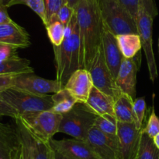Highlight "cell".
Returning a JSON list of instances; mask_svg holds the SVG:
<instances>
[{
    "mask_svg": "<svg viewBox=\"0 0 159 159\" xmlns=\"http://www.w3.org/2000/svg\"><path fill=\"white\" fill-rule=\"evenodd\" d=\"M134 113L135 116V126L138 130H141L143 129V122L146 113L144 98H135L134 101Z\"/></svg>",
    "mask_w": 159,
    "mask_h": 159,
    "instance_id": "cell-29",
    "label": "cell"
},
{
    "mask_svg": "<svg viewBox=\"0 0 159 159\" xmlns=\"http://www.w3.org/2000/svg\"><path fill=\"white\" fill-rule=\"evenodd\" d=\"M141 130L151 138H153L159 132V117L155 113L154 107H152V112L149 115V118L148 120L145 127L143 128Z\"/></svg>",
    "mask_w": 159,
    "mask_h": 159,
    "instance_id": "cell-30",
    "label": "cell"
},
{
    "mask_svg": "<svg viewBox=\"0 0 159 159\" xmlns=\"http://www.w3.org/2000/svg\"><path fill=\"white\" fill-rule=\"evenodd\" d=\"M117 124L118 121L114 115H104L96 116L94 126L101 132L107 134L109 137L114 139L117 137Z\"/></svg>",
    "mask_w": 159,
    "mask_h": 159,
    "instance_id": "cell-26",
    "label": "cell"
},
{
    "mask_svg": "<svg viewBox=\"0 0 159 159\" xmlns=\"http://www.w3.org/2000/svg\"><path fill=\"white\" fill-rule=\"evenodd\" d=\"M96 116L84 103H77L71 110L63 115L58 132L86 141L89 132L94 126Z\"/></svg>",
    "mask_w": 159,
    "mask_h": 159,
    "instance_id": "cell-4",
    "label": "cell"
},
{
    "mask_svg": "<svg viewBox=\"0 0 159 159\" xmlns=\"http://www.w3.org/2000/svg\"><path fill=\"white\" fill-rule=\"evenodd\" d=\"M53 47L56 67V80L64 87L68 78L75 71L83 68L80 32L75 12L65 26V39L61 45Z\"/></svg>",
    "mask_w": 159,
    "mask_h": 159,
    "instance_id": "cell-2",
    "label": "cell"
},
{
    "mask_svg": "<svg viewBox=\"0 0 159 159\" xmlns=\"http://www.w3.org/2000/svg\"><path fill=\"white\" fill-rule=\"evenodd\" d=\"M46 30L48 38L53 46H60L65 39V26L57 20V16L49 20Z\"/></svg>",
    "mask_w": 159,
    "mask_h": 159,
    "instance_id": "cell-25",
    "label": "cell"
},
{
    "mask_svg": "<svg viewBox=\"0 0 159 159\" xmlns=\"http://www.w3.org/2000/svg\"><path fill=\"white\" fill-rule=\"evenodd\" d=\"M75 12V9H72L67 3H64L61 7L59 9L56 16H57V20L66 26L70 22V20H71V18H72Z\"/></svg>",
    "mask_w": 159,
    "mask_h": 159,
    "instance_id": "cell-31",
    "label": "cell"
},
{
    "mask_svg": "<svg viewBox=\"0 0 159 159\" xmlns=\"http://www.w3.org/2000/svg\"><path fill=\"white\" fill-rule=\"evenodd\" d=\"M134 101V99L130 95L124 92H121L117 98L115 99L114 115L118 122L135 124Z\"/></svg>",
    "mask_w": 159,
    "mask_h": 159,
    "instance_id": "cell-19",
    "label": "cell"
},
{
    "mask_svg": "<svg viewBox=\"0 0 159 159\" xmlns=\"http://www.w3.org/2000/svg\"><path fill=\"white\" fill-rule=\"evenodd\" d=\"M25 5L30 8L37 16L42 20L44 26L48 25V20H47V12L46 6H45L44 0H8L6 3L7 8L14 5Z\"/></svg>",
    "mask_w": 159,
    "mask_h": 159,
    "instance_id": "cell-27",
    "label": "cell"
},
{
    "mask_svg": "<svg viewBox=\"0 0 159 159\" xmlns=\"http://www.w3.org/2000/svg\"><path fill=\"white\" fill-rule=\"evenodd\" d=\"M62 117L61 114L48 110L22 115L17 118L33 137L41 141L50 142L58 132Z\"/></svg>",
    "mask_w": 159,
    "mask_h": 159,
    "instance_id": "cell-5",
    "label": "cell"
},
{
    "mask_svg": "<svg viewBox=\"0 0 159 159\" xmlns=\"http://www.w3.org/2000/svg\"><path fill=\"white\" fill-rule=\"evenodd\" d=\"M19 145L17 130L10 125L0 122V159H12Z\"/></svg>",
    "mask_w": 159,
    "mask_h": 159,
    "instance_id": "cell-18",
    "label": "cell"
},
{
    "mask_svg": "<svg viewBox=\"0 0 159 159\" xmlns=\"http://www.w3.org/2000/svg\"><path fill=\"white\" fill-rule=\"evenodd\" d=\"M86 142L100 159H119L118 139L109 137L95 126L89 132Z\"/></svg>",
    "mask_w": 159,
    "mask_h": 159,
    "instance_id": "cell-12",
    "label": "cell"
},
{
    "mask_svg": "<svg viewBox=\"0 0 159 159\" xmlns=\"http://www.w3.org/2000/svg\"><path fill=\"white\" fill-rule=\"evenodd\" d=\"M140 5L144 9V10L148 12L153 18L158 16V11L154 0H139Z\"/></svg>",
    "mask_w": 159,
    "mask_h": 159,
    "instance_id": "cell-37",
    "label": "cell"
},
{
    "mask_svg": "<svg viewBox=\"0 0 159 159\" xmlns=\"http://www.w3.org/2000/svg\"><path fill=\"white\" fill-rule=\"evenodd\" d=\"M51 147L68 159H100L86 141L77 139L52 140Z\"/></svg>",
    "mask_w": 159,
    "mask_h": 159,
    "instance_id": "cell-11",
    "label": "cell"
},
{
    "mask_svg": "<svg viewBox=\"0 0 159 159\" xmlns=\"http://www.w3.org/2000/svg\"><path fill=\"white\" fill-rule=\"evenodd\" d=\"M101 46H102L106 63L113 77L116 80L124 57L118 46L116 36L110 32L104 26L102 30V39H101Z\"/></svg>",
    "mask_w": 159,
    "mask_h": 159,
    "instance_id": "cell-14",
    "label": "cell"
},
{
    "mask_svg": "<svg viewBox=\"0 0 159 159\" xmlns=\"http://www.w3.org/2000/svg\"><path fill=\"white\" fill-rule=\"evenodd\" d=\"M138 68V61L135 59V57L132 59L124 58L121 62L117 76L115 80L120 90L130 95L134 99H135L137 94V74Z\"/></svg>",
    "mask_w": 159,
    "mask_h": 159,
    "instance_id": "cell-15",
    "label": "cell"
},
{
    "mask_svg": "<svg viewBox=\"0 0 159 159\" xmlns=\"http://www.w3.org/2000/svg\"><path fill=\"white\" fill-rule=\"evenodd\" d=\"M118 46L123 57L125 59L134 58L142 48L141 41L138 34H125L116 36Z\"/></svg>",
    "mask_w": 159,
    "mask_h": 159,
    "instance_id": "cell-20",
    "label": "cell"
},
{
    "mask_svg": "<svg viewBox=\"0 0 159 159\" xmlns=\"http://www.w3.org/2000/svg\"><path fill=\"white\" fill-rule=\"evenodd\" d=\"M54 153H55V159H68L59 153L56 152L55 151H54Z\"/></svg>",
    "mask_w": 159,
    "mask_h": 159,
    "instance_id": "cell-42",
    "label": "cell"
},
{
    "mask_svg": "<svg viewBox=\"0 0 159 159\" xmlns=\"http://www.w3.org/2000/svg\"><path fill=\"white\" fill-rule=\"evenodd\" d=\"M158 47H159V43H158Z\"/></svg>",
    "mask_w": 159,
    "mask_h": 159,
    "instance_id": "cell-44",
    "label": "cell"
},
{
    "mask_svg": "<svg viewBox=\"0 0 159 159\" xmlns=\"http://www.w3.org/2000/svg\"><path fill=\"white\" fill-rule=\"evenodd\" d=\"M152 140H153V142L155 146L159 149V132L152 138Z\"/></svg>",
    "mask_w": 159,
    "mask_h": 159,
    "instance_id": "cell-41",
    "label": "cell"
},
{
    "mask_svg": "<svg viewBox=\"0 0 159 159\" xmlns=\"http://www.w3.org/2000/svg\"><path fill=\"white\" fill-rule=\"evenodd\" d=\"M79 2V0H65V3H67L68 6H70L74 9H76Z\"/></svg>",
    "mask_w": 159,
    "mask_h": 159,
    "instance_id": "cell-40",
    "label": "cell"
},
{
    "mask_svg": "<svg viewBox=\"0 0 159 159\" xmlns=\"http://www.w3.org/2000/svg\"><path fill=\"white\" fill-rule=\"evenodd\" d=\"M118 2L136 20L139 10V0H118Z\"/></svg>",
    "mask_w": 159,
    "mask_h": 159,
    "instance_id": "cell-33",
    "label": "cell"
},
{
    "mask_svg": "<svg viewBox=\"0 0 159 159\" xmlns=\"http://www.w3.org/2000/svg\"><path fill=\"white\" fill-rule=\"evenodd\" d=\"M13 88L43 96L57 93L63 86L57 80H48L33 73H24L17 75Z\"/></svg>",
    "mask_w": 159,
    "mask_h": 159,
    "instance_id": "cell-9",
    "label": "cell"
},
{
    "mask_svg": "<svg viewBox=\"0 0 159 159\" xmlns=\"http://www.w3.org/2000/svg\"><path fill=\"white\" fill-rule=\"evenodd\" d=\"M75 12L80 32L82 67L89 70L101 45L103 30L99 0H79Z\"/></svg>",
    "mask_w": 159,
    "mask_h": 159,
    "instance_id": "cell-1",
    "label": "cell"
},
{
    "mask_svg": "<svg viewBox=\"0 0 159 159\" xmlns=\"http://www.w3.org/2000/svg\"><path fill=\"white\" fill-rule=\"evenodd\" d=\"M52 100L53 107L51 111L61 115L69 112L77 103H79L65 87L57 93L53 94Z\"/></svg>",
    "mask_w": 159,
    "mask_h": 159,
    "instance_id": "cell-22",
    "label": "cell"
},
{
    "mask_svg": "<svg viewBox=\"0 0 159 159\" xmlns=\"http://www.w3.org/2000/svg\"><path fill=\"white\" fill-rule=\"evenodd\" d=\"M44 2L45 6H46L47 20H48V24L49 20L54 16L57 15L59 9L65 3V0H44Z\"/></svg>",
    "mask_w": 159,
    "mask_h": 159,
    "instance_id": "cell-32",
    "label": "cell"
},
{
    "mask_svg": "<svg viewBox=\"0 0 159 159\" xmlns=\"http://www.w3.org/2000/svg\"><path fill=\"white\" fill-rule=\"evenodd\" d=\"M114 102L115 99L113 97L93 86L88 100L84 104L93 114L101 116L104 115H114Z\"/></svg>",
    "mask_w": 159,
    "mask_h": 159,
    "instance_id": "cell-17",
    "label": "cell"
},
{
    "mask_svg": "<svg viewBox=\"0 0 159 159\" xmlns=\"http://www.w3.org/2000/svg\"><path fill=\"white\" fill-rule=\"evenodd\" d=\"M93 87V83L88 70L81 68L75 71L68 78L65 88L79 103H85Z\"/></svg>",
    "mask_w": 159,
    "mask_h": 159,
    "instance_id": "cell-13",
    "label": "cell"
},
{
    "mask_svg": "<svg viewBox=\"0 0 159 159\" xmlns=\"http://www.w3.org/2000/svg\"><path fill=\"white\" fill-rule=\"evenodd\" d=\"M17 75H0V92L14 87Z\"/></svg>",
    "mask_w": 159,
    "mask_h": 159,
    "instance_id": "cell-36",
    "label": "cell"
},
{
    "mask_svg": "<svg viewBox=\"0 0 159 159\" xmlns=\"http://www.w3.org/2000/svg\"><path fill=\"white\" fill-rule=\"evenodd\" d=\"M103 26L114 35L138 34L136 20L118 0H99Z\"/></svg>",
    "mask_w": 159,
    "mask_h": 159,
    "instance_id": "cell-3",
    "label": "cell"
},
{
    "mask_svg": "<svg viewBox=\"0 0 159 159\" xmlns=\"http://www.w3.org/2000/svg\"><path fill=\"white\" fill-rule=\"evenodd\" d=\"M8 116L13 118H17L19 114L12 106L0 98V117Z\"/></svg>",
    "mask_w": 159,
    "mask_h": 159,
    "instance_id": "cell-35",
    "label": "cell"
},
{
    "mask_svg": "<svg viewBox=\"0 0 159 159\" xmlns=\"http://www.w3.org/2000/svg\"><path fill=\"white\" fill-rule=\"evenodd\" d=\"M34 73L30 61L19 56L0 62V75H20Z\"/></svg>",
    "mask_w": 159,
    "mask_h": 159,
    "instance_id": "cell-21",
    "label": "cell"
},
{
    "mask_svg": "<svg viewBox=\"0 0 159 159\" xmlns=\"http://www.w3.org/2000/svg\"><path fill=\"white\" fill-rule=\"evenodd\" d=\"M12 159H23V150H22V146H21V143H20V145H19L18 148H17L16 151L15 153H14Z\"/></svg>",
    "mask_w": 159,
    "mask_h": 159,
    "instance_id": "cell-39",
    "label": "cell"
},
{
    "mask_svg": "<svg viewBox=\"0 0 159 159\" xmlns=\"http://www.w3.org/2000/svg\"><path fill=\"white\" fill-rule=\"evenodd\" d=\"M88 70L94 87L114 99L117 98L122 91L116 85L115 79L106 63L101 45L98 48Z\"/></svg>",
    "mask_w": 159,
    "mask_h": 159,
    "instance_id": "cell-7",
    "label": "cell"
},
{
    "mask_svg": "<svg viewBox=\"0 0 159 159\" xmlns=\"http://www.w3.org/2000/svg\"><path fill=\"white\" fill-rule=\"evenodd\" d=\"M0 45H6L16 48H26L30 45L27 31L15 23L11 22L0 24Z\"/></svg>",
    "mask_w": 159,
    "mask_h": 159,
    "instance_id": "cell-16",
    "label": "cell"
},
{
    "mask_svg": "<svg viewBox=\"0 0 159 159\" xmlns=\"http://www.w3.org/2000/svg\"><path fill=\"white\" fill-rule=\"evenodd\" d=\"M7 12V6L4 0H0V24L12 21Z\"/></svg>",
    "mask_w": 159,
    "mask_h": 159,
    "instance_id": "cell-38",
    "label": "cell"
},
{
    "mask_svg": "<svg viewBox=\"0 0 159 159\" xmlns=\"http://www.w3.org/2000/svg\"><path fill=\"white\" fill-rule=\"evenodd\" d=\"M136 159H159V149L155 145L152 138L142 130Z\"/></svg>",
    "mask_w": 159,
    "mask_h": 159,
    "instance_id": "cell-24",
    "label": "cell"
},
{
    "mask_svg": "<svg viewBox=\"0 0 159 159\" xmlns=\"http://www.w3.org/2000/svg\"><path fill=\"white\" fill-rule=\"evenodd\" d=\"M4 1H5V2H6V3H7L8 0H4Z\"/></svg>",
    "mask_w": 159,
    "mask_h": 159,
    "instance_id": "cell-43",
    "label": "cell"
},
{
    "mask_svg": "<svg viewBox=\"0 0 159 159\" xmlns=\"http://www.w3.org/2000/svg\"><path fill=\"white\" fill-rule=\"evenodd\" d=\"M17 126V132H18L20 141L21 143L22 150H23V159H34L33 157L32 148H31L30 143L28 140L27 136H26V130L22 125V123L18 119H16Z\"/></svg>",
    "mask_w": 159,
    "mask_h": 159,
    "instance_id": "cell-28",
    "label": "cell"
},
{
    "mask_svg": "<svg viewBox=\"0 0 159 159\" xmlns=\"http://www.w3.org/2000/svg\"><path fill=\"white\" fill-rule=\"evenodd\" d=\"M16 119H18V118H16ZM24 129L26 130L28 140H29L30 143L31 148H32L33 157H34V159H55L54 150L51 147L50 142H43L35 138L26 130V128L24 127Z\"/></svg>",
    "mask_w": 159,
    "mask_h": 159,
    "instance_id": "cell-23",
    "label": "cell"
},
{
    "mask_svg": "<svg viewBox=\"0 0 159 159\" xmlns=\"http://www.w3.org/2000/svg\"><path fill=\"white\" fill-rule=\"evenodd\" d=\"M154 18L149 15L144 8L140 5L136 22L138 26V34L141 41L142 48L145 54L148 68L149 77L152 82H155L158 77V69L155 62V54L153 51L152 43V26Z\"/></svg>",
    "mask_w": 159,
    "mask_h": 159,
    "instance_id": "cell-8",
    "label": "cell"
},
{
    "mask_svg": "<svg viewBox=\"0 0 159 159\" xmlns=\"http://www.w3.org/2000/svg\"><path fill=\"white\" fill-rule=\"evenodd\" d=\"M0 98L10 104L19 116L51 110L53 107L52 95L40 96L13 87L0 92Z\"/></svg>",
    "mask_w": 159,
    "mask_h": 159,
    "instance_id": "cell-6",
    "label": "cell"
},
{
    "mask_svg": "<svg viewBox=\"0 0 159 159\" xmlns=\"http://www.w3.org/2000/svg\"><path fill=\"white\" fill-rule=\"evenodd\" d=\"M141 134V130L137 129L134 123L118 122L119 159H136Z\"/></svg>",
    "mask_w": 159,
    "mask_h": 159,
    "instance_id": "cell-10",
    "label": "cell"
},
{
    "mask_svg": "<svg viewBox=\"0 0 159 159\" xmlns=\"http://www.w3.org/2000/svg\"><path fill=\"white\" fill-rule=\"evenodd\" d=\"M18 56L17 48L6 45H0V62Z\"/></svg>",
    "mask_w": 159,
    "mask_h": 159,
    "instance_id": "cell-34",
    "label": "cell"
}]
</instances>
